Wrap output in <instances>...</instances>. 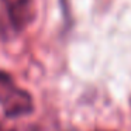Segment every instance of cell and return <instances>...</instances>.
<instances>
[{
	"label": "cell",
	"mask_w": 131,
	"mask_h": 131,
	"mask_svg": "<svg viewBox=\"0 0 131 131\" xmlns=\"http://www.w3.org/2000/svg\"><path fill=\"white\" fill-rule=\"evenodd\" d=\"M2 104H3L4 108V114L7 117H12V118L30 114L34 108L31 94L28 92L23 90V89H17V88L13 90V93Z\"/></svg>",
	"instance_id": "cell-1"
},
{
	"label": "cell",
	"mask_w": 131,
	"mask_h": 131,
	"mask_svg": "<svg viewBox=\"0 0 131 131\" xmlns=\"http://www.w3.org/2000/svg\"><path fill=\"white\" fill-rule=\"evenodd\" d=\"M7 7L10 21L17 30H24L35 18V6L32 0H18Z\"/></svg>",
	"instance_id": "cell-2"
},
{
	"label": "cell",
	"mask_w": 131,
	"mask_h": 131,
	"mask_svg": "<svg viewBox=\"0 0 131 131\" xmlns=\"http://www.w3.org/2000/svg\"><path fill=\"white\" fill-rule=\"evenodd\" d=\"M14 89H16V86H14L12 76L9 73H6V72L0 71V103H3L13 93Z\"/></svg>",
	"instance_id": "cell-3"
},
{
	"label": "cell",
	"mask_w": 131,
	"mask_h": 131,
	"mask_svg": "<svg viewBox=\"0 0 131 131\" xmlns=\"http://www.w3.org/2000/svg\"><path fill=\"white\" fill-rule=\"evenodd\" d=\"M16 2H18V0H4V3L7 4V6H10V4H13V3H16Z\"/></svg>",
	"instance_id": "cell-4"
}]
</instances>
